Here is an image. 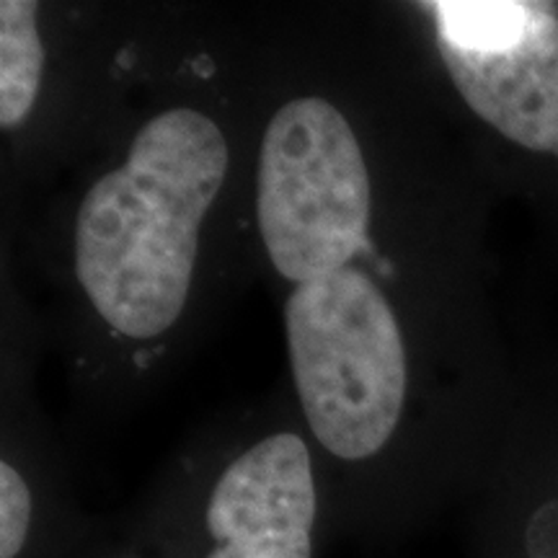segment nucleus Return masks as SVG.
Here are the masks:
<instances>
[{"label": "nucleus", "instance_id": "obj_1", "mask_svg": "<svg viewBox=\"0 0 558 558\" xmlns=\"http://www.w3.org/2000/svg\"><path fill=\"white\" fill-rule=\"evenodd\" d=\"M226 173L218 124L171 109L137 132L128 163L90 186L75 218V275L111 329L153 339L181 316L202 218Z\"/></svg>", "mask_w": 558, "mask_h": 558}, {"label": "nucleus", "instance_id": "obj_2", "mask_svg": "<svg viewBox=\"0 0 558 558\" xmlns=\"http://www.w3.org/2000/svg\"><path fill=\"white\" fill-rule=\"evenodd\" d=\"M284 331L316 442L347 465L378 458L407 396L399 320L378 284L352 267L298 284L284 303Z\"/></svg>", "mask_w": 558, "mask_h": 558}, {"label": "nucleus", "instance_id": "obj_3", "mask_svg": "<svg viewBox=\"0 0 558 558\" xmlns=\"http://www.w3.org/2000/svg\"><path fill=\"white\" fill-rule=\"evenodd\" d=\"M256 218L284 279L305 284L344 269L367 241L369 177L344 114L318 96L284 104L259 150Z\"/></svg>", "mask_w": 558, "mask_h": 558}, {"label": "nucleus", "instance_id": "obj_4", "mask_svg": "<svg viewBox=\"0 0 558 558\" xmlns=\"http://www.w3.org/2000/svg\"><path fill=\"white\" fill-rule=\"evenodd\" d=\"M320 494L303 437L277 432L239 452L199 509L194 558H316Z\"/></svg>", "mask_w": 558, "mask_h": 558}, {"label": "nucleus", "instance_id": "obj_5", "mask_svg": "<svg viewBox=\"0 0 558 558\" xmlns=\"http://www.w3.org/2000/svg\"><path fill=\"white\" fill-rule=\"evenodd\" d=\"M445 68L481 120L522 148L558 156V16L533 3L525 32L488 52L439 45Z\"/></svg>", "mask_w": 558, "mask_h": 558}, {"label": "nucleus", "instance_id": "obj_6", "mask_svg": "<svg viewBox=\"0 0 558 558\" xmlns=\"http://www.w3.org/2000/svg\"><path fill=\"white\" fill-rule=\"evenodd\" d=\"M45 47L37 32V3H0V124L19 128L26 120L41 83Z\"/></svg>", "mask_w": 558, "mask_h": 558}, {"label": "nucleus", "instance_id": "obj_7", "mask_svg": "<svg viewBox=\"0 0 558 558\" xmlns=\"http://www.w3.org/2000/svg\"><path fill=\"white\" fill-rule=\"evenodd\" d=\"M439 45L469 52H488L512 45L525 32L533 3L514 0H458L435 3Z\"/></svg>", "mask_w": 558, "mask_h": 558}, {"label": "nucleus", "instance_id": "obj_8", "mask_svg": "<svg viewBox=\"0 0 558 558\" xmlns=\"http://www.w3.org/2000/svg\"><path fill=\"white\" fill-rule=\"evenodd\" d=\"M32 486L16 465L0 463V558H21L32 538Z\"/></svg>", "mask_w": 558, "mask_h": 558}, {"label": "nucleus", "instance_id": "obj_9", "mask_svg": "<svg viewBox=\"0 0 558 558\" xmlns=\"http://www.w3.org/2000/svg\"><path fill=\"white\" fill-rule=\"evenodd\" d=\"M535 558H554V556H535Z\"/></svg>", "mask_w": 558, "mask_h": 558}]
</instances>
